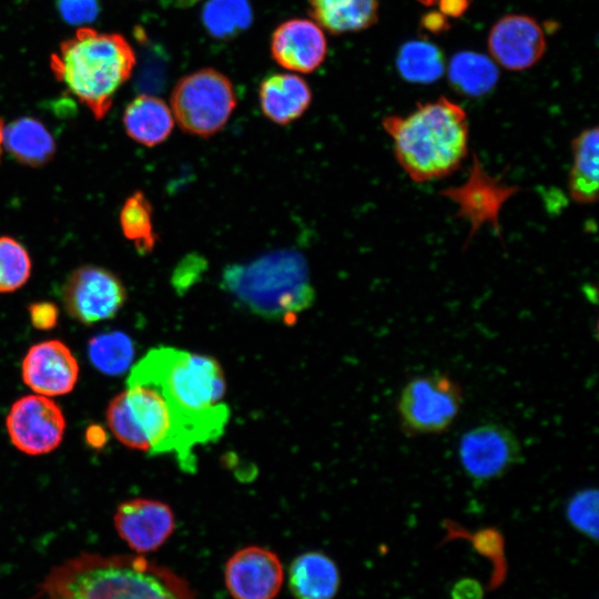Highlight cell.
<instances>
[{"label": "cell", "instance_id": "1", "mask_svg": "<svg viewBox=\"0 0 599 599\" xmlns=\"http://www.w3.org/2000/svg\"><path fill=\"white\" fill-rule=\"evenodd\" d=\"M139 384L163 395L173 419V455L183 471L194 473L195 447L220 439L230 419L221 365L209 355L159 346L132 367L126 385Z\"/></svg>", "mask_w": 599, "mask_h": 599}, {"label": "cell", "instance_id": "2", "mask_svg": "<svg viewBox=\"0 0 599 599\" xmlns=\"http://www.w3.org/2000/svg\"><path fill=\"white\" fill-rule=\"evenodd\" d=\"M34 599H196L170 568L141 555L82 552L53 567Z\"/></svg>", "mask_w": 599, "mask_h": 599}, {"label": "cell", "instance_id": "3", "mask_svg": "<svg viewBox=\"0 0 599 599\" xmlns=\"http://www.w3.org/2000/svg\"><path fill=\"white\" fill-rule=\"evenodd\" d=\"M382 125L393 141L398 164L416 183L450 175L468 154L467 113L445 97L418 103L406 115H387Z\"/></svg>", "mask_w": 599, "mask_h": 599}, {"label": "cell", "instance_id": "4", "mask_svg": "<svg viewBox=\"0 0 599 599\" xmlns=\"http://www.w3.org/2000/svg\"><path fill=\"white\" fill-rule=\"evenodd\" d=\"M135 62L134 50L123 35L79 28L51 55L50 67L100 120L110 110L115 92L130 79Z\"/></svg>", "mask_w": 599, "mask_h": 599}, {"label": "cell", "instance_id": "5", "mask_svg": "<svg viewBox=\"0 0 599 599\" xmlns=\"http://www.w3.org/2000/svg\"><path fill=\"white\" fill-rule=\"evenodd\" d=\"M222 285L246 311L270 321L288 322L315 300L306 261L293 250L230 265L223 272Z\"/></svg>", "mask_w": 599, "mask_h": 599}, {"label": "cell", "instance_id": "6", "mask_svg": "<svg viewBox=\"0 0 599 599\" xmlns=\"http://www.w3.org/2000/svg\"><path fill=\"white\" fill-rule=\"evenodd\" d=\"M106 422L113 436L131 449L173 454V419L163 395L151 385H131L114 396Z\"/></svg>", "mask_w": 599, "mask_h": 599}, {"label": "cell", "instance_id": "7", "mask_svg": "<svg viewBox=\"0 0 599 599\" xmlns=\"http://www.w3.org/2000/svg\"><path fill=\"white\" fill-rule=\"evenodd\" d=\"M171 106L184 132L207 139L225 126L236 106V95L224 73L204 68L176 82Z\"/></svg>", "mask_w": 599, "mask_h": 599}, {"label": "cell", "instance_id": "8", "mask_svg": "<svg viewBox=\"0 0 599 599\" xmlns=\"http://www.w3.org/2000/svg\"><path fill=\"white\" fill-rule=\"evenodd\" d=\"M464 402L460 385L448 374L416 376L403 387L397 413L407 436L436 435L447 430Z\"/></svg>", "mask_w": 599, "mask_h": 599}, {"label": "cell", "instance_id": "9", "mask_svg": "<svg viewBox=\"0 0 599 599\" xmlns=\"http://www.w3.org/2000/svg\"><path fill=\"white\" fill-rule=\"evenodd\" d=\"M457 451L465 475L477 485L502 477L522 458L515 433L496 423L466 430L459 438Z\"/></svg>", "mask_w": 599, "mask_h": 599}, {"label": "cell", "instance_id": "10", "mask_svg": "<svg viewBox=\"0 0 599 599\" xmlns=\"http://www.w3.org/2000/svg\"><path fill=\"white\" fill-rule=\"evenodd\" d=\"M61 297L68 314L91 325L114 317L126 300L121 280L106 268L81 266L62 285Z\"/></svg>", "mask_w": 599, "mask_h": 599}, {"label": "cell", "instance_id": "11", "mask_svg": "<svg viewBox=\"0 0 599 599\" xmlns=\"http://www.w3.org/2000/svg\"><path fill=\"white\" fill-rule=\"evenodd\" d=\"M67 423L60 406L50 397L33 394L17 399L6 418L12 445L39 456L51 453L62 441Z\"/></svg>", "mask_w": 599, "mask_h": 599}, {"label": "cell", "instance_id": "12", "mask_svg": "<svg viewBox=\"0 0 599 599\" xmlns=\"http://www.w3.org/2000/svg\"><path fill=\"white\" fill-rule=\"evenodd\" d=\"M519 191L520 187L506 184L487 173L474 154L467 180L458 186L443 190L440 195L458 206L457 217L469 222L470 234L467 242H470L483 225L493 226L496 234L501 236L499 213L507 200Z\"/></svg>", "mask_w": 599, "mask_h": 599}, {"label": "cell", "instance_id": "13", "mask_svg": "<svg viewBox=\"0 0 599 599\" xmlns=\"http://www.w3.org/2000/svg\"><path fill=\"white\" fill-rule=\"evenodd\" d=\"M119 537L135 555L158 550L173 534L175 518L171 507L160 500L133 498L120 504L113 516Z\"/></svg>", "mask_w": 599, "mask_h": 599}, {"label": "cell", "instance_id": "14", "mask_svg": "<svg viewBox=\"0 0 599 599\" xmlns=\"http://www.w3.org/2000/svg\"><path fill=\"white\" fill-rule=\"evenodd\" d=\"M283 579L280 558L264 547L242 548L225 565V586L234 599H274Z\"/></svg>", "mask_w": 599, "mask_h": 599}, {"label": "cell", "instance_id": "15", "mask_svg": "<svg viewBox=\"0 0 599 599\" xmlns=\"http://www.w3.org/2000/svg\"><path fill=\"white\" fill-rule=\"evenodd\" d=\"M79 372L73 353L58 339L32 345L21 364L23 383L35 394L47 397L71 393L77 385Z\"/></svg>", "mask_w": 599, "mask_h": 599}, {"label": "cell", "instance_id": "16", "mask_svg": "<svg viewBox=\"0 0 599 599\" xmlns=\"http://www.w3.org/2000/svg\"><path fill=\"white\" fill-rule=\"evenodd\" d=\"M488 49L493 60L505 69L526 70L544 55L545 32L531 17L508 14L490 29Z\"/></svg>", "mask_w": 599, "mask_h": 599}, {"label": "cell", "instance_id": "17", "mask_svg": "<svg viewBox=\"0 0 599 599\" xmlns=\"http://www.w3.org/2000/svg\"><path fill=\"white\" fill-rule=\"evenodd\" d=\"M271 53L282 68L311 73L325 60L327 41L322 28L313 20L291 19L272 33Z\"/></svg>", "mask_w": 599, "mask_h": 599}, {"label": "cell", "instance_id": "18", "mask_svg": "<svg viewBox=\"0 0 599 599\" xmlns=\"http://www.w3.org/2000/svg\"><path fill=\"white\" fill-rule=\"evenodd\" d=\"M312 91L308 83L293 73H274L266 77L258 89L262 113L271 122L286 125L308 109Z\"/></svg>", "mask_w": 599, "mask_h": 599}, {"label": "cell", "instance_id": "19", "mask_svg": "<svg viewBox=\"0 0 599 599\" xmlns=\"http://www.w3.org/2000/svg\"><path fill=\"white\" fill-rule=\"evenodd\" d=\"M339 583L336 564L319 551L300 555L288 569V588L295 599H333Z\"/></svg>", "mask_w": 599, "mask_h": 599}, {"label": "cell", "instance_id": "20", "mask_svg": "<svg viewBox=\"0 0 599 599\" xmlns=\"http://www.w3.org/2000/svg\"><path fill=\"white\" fill-rule=\"evenodd\" d=\"M123 125L132 140L146 146H154L170 136L174 118L162 99L142 94L126 105Z\"/></svg>", "mask_w": 599, "mask_h": 599}, {"label": "cell", "instance_id": "21", "mask_svg": "<svg viewBox=\"0 0 599 599\" xmlns=\"http://www.w3.org/2000/svg\"><path fill=\"white\" fill-rule=\"evenodd\" d=\"M314 21L333 34L362 31L378 19V0H308Z\"/></svg>", "mask_w": 599, "mask_h": 599}, {"label": "cell", "instance_id": "22", "mask_svg": "<svg viewBox=\"0 0 599 599\" xmlns=\"http://www.w3.org/2000/svg\"><path fill=\"white\" fill-rule=\"evenodd\" d=\"M572 165L568 191L577 204H592L598 197L599 131L597 126L581 131L572 141Z\"/></svg>", "mask_w": 599, "mask_h": 599}, {"label": "cell", "instance_id": "23", "mask_svg": "<svg viewBox=\"0 0 599 599\" xmlns=\"http://www.w3.org/2000/svg\"><path fill=\"white\" fill-rule=\"evenodd\" d=\"M2 145L17 161L30 166L45 164L55 152L54 140L44 124L28 116L3 128Z\"/></svg>", "mask_w": 599, "mask_h": 599}, {"label": "cell", "instance_id": "24", "mask_svg": "<svg viewBox=\"0 0 599 599\" xmlns=\"http://www.w3.org/2000/svg\"><path fill=\"white\" fill-rule=\"evenodd\" d=\"M496 62L479 52L456 53L448 65V78L454 88L468 97L489 92L498 81Z\"/></svg>", "mask_w": 599, "mask_h": 599}, {"label": "cell", "instance_id": "25", "mask_svg": "<svg viewBox=\"0 0 599 599\" xmlns=\"http://www.w3.org/2000/svg\"><path fill=\"white\" fill-rule=\"evenodd\" d=\"M445 528L444 541L464 539L474 547V549L487 558L493 565V573L489 582V589L498 588L507 575V562L505 557V538L496 527L479 528L470 531L451 519L443 521Z\"/></svg>", "mask_w": 599, "mask_h": 599}, {"label": "cell", "instance_id": "26", "mask_svg": "<svg viewBox=\"0 0 599 599\" xmlns=\"http://www.w3.org/2000/svg\"><path fill=\"white\" fill-rule=\"evenodd\" d=\"M396 65L405 80L415 83L434 82L445 70L441 51L434 43L425 40L405 43L398 51Z\"/></svg>", "mask_w": 599, "mask_h": 599}, {"label": "cell", "instance_id": "27", "mask_svg": "<svg viewBox=\"0 0 599 599\" xmlns=\"http://www.w3.org/2000/svg\"><path fill=\"white\" fill-rule=\"evenodd\" d=\"M253 11L248 0H207L202 22L213 38L229 40L248 29Z\"/></svg>", "mask_w": 599, "mask_h": 599}, {"label": "cell", "instance_id": "28", "mask_svg": "<svg viewBox=\"0 0 599 599\" xmlns=\"http://www.w3.org/2000/svg\"><path fill=\"white\" fill-rule=\"evenodd\" d=\"M152 212L150 201L141 191L131 194L120 211V226L124 236L142 254L152 251L156 242Z\"/></svg>", "mask_w": 599, "mask_h": 599}, {"label": "cell", "instance_id": "29", "mask_svg": "<svg viewBox=\"0 0 599 599\" xmlns=\"http://www.w3.org/2000/svg\"><path fill=\"white\" fill-rule=\"evenodd\" d=\"M88 354L99 370L118 375L130 367L134 356V345L126 334L114 331L92 337L88 344Z\"/></svg>", "mask_w": 599, "mask_h": 599}, {"label": "cell", "instance_id": "30", "mask_svg": "<svg viewBox=\"0 0 599 599\" xmlns=\"http://www.w3.org/2000/svg\"><path fill=\"white\" fill-rule=\"evenodd\" d=\"M31 260L21 243L9 236L0 237V293L13 292L29 280Z\"/></svg>", "mask_w": 599, "mask_h": 599}, {"label": "cell", "instance_id": "31", "mask_svg": "<svg viewBox=\"0 0 599 599\" xmlns=\"http://www.w3.org/2000/svg\"><path fill=\"white\" fill-rule=\"evenodd\" d=\"M598 489L586 487L575 491L566 501L565 515L568 522L580 534L598 538Z\"/></svg>", "mask_w": 599, "mask_h": 599}, {"label": "cell", "instance_id": "32", "mask_svg": "<svg viewBox=\"0 0 599 599\" xmlns=\"http://www.w3.org/2000/svg\"><path fill=\"white\" fill-rule=\"evenodd\" d=\"M206 268V261L200 255L184 257L172 274V285L177 293L186 292L194 285Z\"/></svg>", "mask_w": 599, "mask_h": 599}, {"label": "cell", "instance_id": "33", "mask_svg": "<svg viewBox=\"0 0 599 599\" xmlns=\"http://www.w3.org/2000/svg\"><path fill=\"white\" fill-rule=\"evenodd\" d=\"M61 17L71 24H84L93 21L100 11L97 0H59Z\"/></svg>", "mask_w": 599, "mask_h": 599}, {"label": "cell", "instance_id": "34", "mask_svg": "<svg viewBox=\"0 0 599 599\" xmlns=\"http://www.w3.org/2000/svg\"><path fill=\"white\" fill-rule=\"evenodd\" d=\"M30 321L33 327L41 331L53 328L58 323L59 311L51 302H35L29 305Z\"/></svg>", "mask_w": 599, "mask_h": 599}, {"label": "cell", "instance_id": "35", "mask_svg": "<svg viewBox=\"0 0 599 599\" xmlns=\"http://www.w3.org/2000/svg\"><path fill=\"white\" fill-rule=\"evenodd\" d=\"M481 586L473 579H463L455 585L451 596L453 599H481Z\"/></svg>", "mask_w": 599, "mask_h": 599}, {"label": "cell", "instance_id": "36", "mask_svg": "<svg viewBox=\"0 0 599 599\" xmlns=\"http://www.w3.org/2000/svg\"><path fill=\"white\" fill-rule=\"evenodd\" d=\"M437 3L443 16L457 18L466 11L469 0H438Z\"/></svg>", "mask_w": 599, "mask_h": 599}, {"label": "cell", "instance_id": "37", "mask_svg": "<svg viewBox=\"0 0 599 599\" xmlns=\"http://www.w3.org/2000/svg\"><path fill=\"white\" fill-rule=\"evenodd\" d=\"M423 26L430 32H440L448 27V22L440 12H430L423 18Z\"/></svg>", "mask_w": 599, "mask_h": 599}, {"label": "cell", "instance_id": "38", "mask_svg": "<svg viewBox=\"0 0 599 599\" xmlns=\"http://www.w3.org/2000/svg\"><path fill=\"white\" fill-rule=\"evenodd\" d=\"M417 1L420 2L424 6L429 7V6L436 4L438 0H417Z\"/></svg>", "mask_w": 599, "mask_h": 599}, {"label": "cell", "instance_id": "39", "mask_svg": "<svg viewBox=\"0 0 599 599\" xmlns=\"http://www.w3.org/2000/svg\"><path fill=\"white\" fill-rule=\"evenodd\" d=\"M3 121L0 118V156H1V150H2V132H3Z\"/></svg>", "mask_w": 599, "mask_h": 599}]
</instances>
